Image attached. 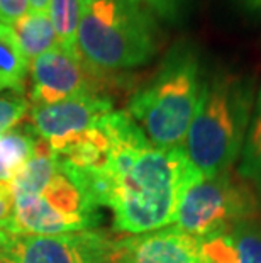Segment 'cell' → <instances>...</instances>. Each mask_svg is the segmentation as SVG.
Wrapping results in <instances>:
<instances>
[{"instance_id":"cell-12","label":"cell","mask_w":261,"mask_h":263,"mask_svg":"<svg viewBox=\"0 0 261 263\" xmlns=\"http://www.w3.org/2000/svg\"><path fill=\"white\" fill-rule=\"evenodd\" d=\"M10 29L29 61L58 46V37L48 10H27L21 19L10 24Z\"/></svg>"},{"instance_id":"cell-19","label":"cell","mask_w":261,"mask_h":263,"mask_svg":"<svg viewBox=\"0 0 261 263\" xmlns=\"http://www.w3.org/2000/svg\"><path fill=\"white\" fill-rule=\"evenodd\" d=\"M151 12L154 17L175 22L182 17L190 0H131Z\"/></svg>"},{"instance_id":"cell-8","label":"cell","mask_w":261,"mask_h":263,"mask_svg":"<svg viewBox=\"0 0 261 263\" xmlns=\"http://www.w3.org/2000/svg\"><path fill=\"white\" fill-rule=\"evenodd\" d=\"M110 110H114V104L107 95H80L48 105H32L29 126L56 153L65 143L93 127Z\"/></svg>"},{"instance_id":"cell-20","label":"cell","mask_w":261,"mask_h":263,"mask_svg":"<svg viewBox=\"0 0 261 263\" xmlns=\"http://www.w3.org/2000/svg\"><path fill=\"white\" fill-rule=\"evenodd\" d=\"M29 10V0H0V22L5 26L14 24Z\"/></svg>"},{"instance_id":"cell-3","label":"cell","mask_w":261,"mask_h":263,"mask_svg":"<svg viewBox=\"0 0 261 263\" xmlns=\"http://www.w3.org/2000/svg\"><path fill=\"white\" fill-rule=\"evenodd\" d=\"M205 85L200 57L190 43L170 49L156 73L131 95L126 112L156 148H178L200 104Z\"/></svg>"},{"instance_id":"cell-16","label":"cell","mask_w":261,"mask_h":263,"mask_svg":"<svg viewBox=\"0 0 261 263\" xmlns=\"http://www.w3.org/2000/svg\"><path fill=\"white\" fill-rule=\"evenodd\" d=\"M236 263H261V219H244L227 228Z\"/></svg>"},{"instance_id":"cell-4","label":"cell","mask_w":261,"mask_h":263,"mask_svg":"<svg viewBox=\"0 0 261 263\" xmlns=\"http://www.w3.org/2000/svg\"><path fill=\"white\" fill-rule=\"evenodd\" d=\"M159 48L156 17L131 0L82 5L76 53L93 73L109 77L146 65Z\"/></svg>"},{"instance_id":"cell-6","label":"cell","mask_w":261,"mask_h":263,"mask_svg":"<svg viewBox=\"0 0 261 263\" xmlns=\"http://www.w3.org/2000/svg\"><path fill=\"white\" fill-rule=\"evenodd\" d=\"M0 263H119V239L92 229L59 236L4 229Z\"/></svg>"},{"instance_id":"cell-15","label":"cell","mask_w":261,"mask_h":263,"mask_svg":"<svg viewBox=\"0 0 261 263\" xmlns=\"http://www.w3.org/2000/svg\"><path fill=\"white\" fill-rule=\"evenodd\" d=\"M48 15L56 32L58 46L76 53V32L82 17L80 0H49Z\"/></svg>"},{"instance_id":"cell-14","label":"cell","mask_w":261,"mask_h":263,"mask_svg":"<svg viewBox=\"0 0 261 263\" xmlns=\"http://www.w3.org/2000/svg\"><path fill=\"white\" fill-rule=\"evenodd\" d=\"M29 71V60L22 53L21 44L10 26L0 22V92H22Z\"/></svg>"},{"instance_id":"cell-11","label":"cell","mask_w":261,"mask_h":263,"mask_svg":"<svg viewBox=\"0 0 261 263\" xmlns=\"http://www.w3.org/2000/svg\"><path fill=\"white\" fill-rule=\"evenodd\" d=\"M59 170V158L44 139L37 138L34 153L19 173L9 182L14 200L39 195Z\"/></svg>"},{"instance_id":"cell-1","label":"cell","mask_w":261,"mask_h":263,"mask_svg":"<svg viewBox=\"0 0 261 263\" xmlns=\"http://www.w3.org/2000/svg\"><path fill=\"white\" fill-rule=\"evenodd\" d=\"M197 170L178 148L148 144L127 166L110 177L109 207L115 231L137 236L173 224L185 183Z\"/></svg>"},{"instance_id":"cell-5","label":"cell","mask_w":261,"mask_h":263,"mask_svg":"<svg viewBox=\"0 0 261 263\" xmlns=\"http://www.w3.org/2000/svg\"><path fill=\"white\" fill-rule=\"evenodd\" d=\"M258 216L259 200L246 178L232 170L215 177L195 172L182 190L173 222L183 233L202 239Z\"/></svg>"},{"instance_id":"cell-13","label":"cell","mask_w":261,"mask_h":263,"mask_svg":"<svg viewBox=\"0 0 261 263\" xmlns=\"http://www.w3.org/2000/svg\"><path fill=\"white\" fill-rule=\"evenodd\" d=\"M36 133L27 127H12L0 136V183H9L34 153Z\"/></svg>"},{"instance_id":"cell-18","label":"cell","mask_w":261,"mask_h":263,"mask_svg":"<svg viewBox=\"0 0 261 263\" xmlns=\"http://www.w3.org/2000/svg\"><path fill=\"white\" fill-rule=\"evenodd\" d=\"M29 102L22 93L0 95V136L24 119Z\"/></svg>"},{"instance_id":"cell-22","label":"cell","mask_w":261,"mask_h":263,"mask_svg":"<svg viewBox=\"0 0 261 263\" xmlns=\"http://www.w3.org/2000/svg\"><path fill=\"white\" fill-rule=\"evenodd\" d=\"M234 4L243 10L244 14L258 15V17H261V0H234Z\"/></svg>"},{"instance_id":"cell-10","label":"cell","mask_w":261,"mask_h":263,"mask_svg":"<svg viewBox=\"0 0 261 263\" xmlns=\"http://www.w3.org/2000/svg\"><path fill=\"white\" fill-rule=\"evenodd\" d=\"M93 224L95 221L63 214L49 205L41 195H32L14 200L12 219L7 229L15 233L39 234V236H59V234L87 231Z\"/></svg>"},{"instance_id":"cell-9","label":"cell","mask_w":261,"mask_h":263,"mask_svg":"<svg viewBox=\"0 0 261 263\" xmlns=\"http://www.w3.org/2000/svg\"><path fill=\"white\" fill-rule=\"evenodd\" d=\"M119 263H202L200 243L176 226L119 239Z\"/></svg>"},{"instance_id":"cell-21","label":"cell","mask_w":261,"mask_h":263,"mask_svg":"<svg viewBox=\"0 0 261 263\" xmlns=\"http://www.w3.org/2000/svg\"><path fill=\"white\" fill-rule=\"evenodd\" d=\"M14 197L10 194L9 183H0V231L7 229L10 219H12Z\"/></svg>"},{"instance_id":"cell-17","label":"cell","mask_w":261,"mask_h":263,"mask_svg":"<svg viewBox=\"0 0 261 263\" xmlns=\"http://www.w3.org/2000/svg\"><path fill=\"white\" fill-rule=\"evenodd\" d=\"M243 151L244 163L241 175L246 180L253 182L261 192V88L254 99L253 116Z\"/></svg>"},{"instance_id":"cell-2","label":"cell","mask_w":261,"mask_h":263,"mask_svg":"<svg viewBox=\"0 0 261 263\" xmlns=\"http://www.w3.org/2000/svg\"><path fill=\"white\" fill-rule=\"evenodd\" d=\"M254 107L253 80L217 70L205 80L198 109L182 149L204 177L231 172L246 143Z\"/></svg>"},{"instance_id":"cell-24","label":"cell","mask_w":261,"mask_h":263,"mask_svg":"<svg viewBox=\"0 0 261 263\" xmlns=\"http://www.w3.org/2000/svg\"><path fill=\"white\" fill-rule=\"evenodd\" d=\"M82 5H88V4H93V2H98V0H80Z\"/></svg>"},{"instance_id":"cell-23","label":"cell","mask_w":261,"mask_h":263,"mask_svg":"<svg viewBox=\"0 0 261 263\" xmlns=\"http://www.w3.org/2000/svg\"><path fill=\"white\" fill-rule=\"evenodd\" d=\"M49 0H29L31 10H48Z\"/></svg>"},{"instance_id":"cell-7","label":"cell","mask_w":261,"mask_h":263,"mask_svg":"<svg viewBox=\"0 0 261 263\" xmlns=\"http://www.w3.org/2000/svg\"><path fill=\"white\" fill-rule=\"evenodd\" d=\"M31 102L48 105L80 95H104L109 77H101L88 68L76 53L56 46L32 60Z\"/></svg>"}]
</instances>
